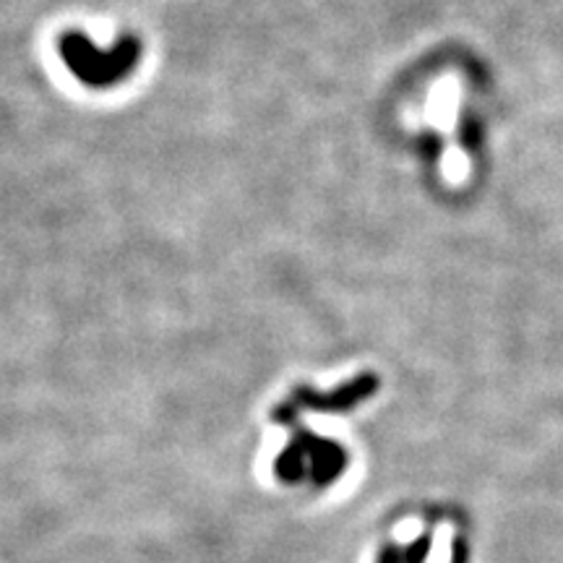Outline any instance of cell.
<instances>
[{
    "instance_id": "obj_1",
    "label": "cell",
    "mask_w": 563,
    "mask_h": 563,
    "mask_svg": "<svg viewBox=\"0 0 563 563\" xmlns=\"http://www.w3.org/2000/svg\"><path fill=\"white\" fill-rule=\"evenodd\" d=\"M60 55L70 74L81 84L91 89H108L133 74L141 47L133 37H123L110 51H100L89 37L70 32L60 40Z\"/></svg>"
},
{
    "instance_id": "obj_2",
    "label": "cell",
    "mask_w": 563,
    "mask_h": 563,
    "mask_svg": "<svg viewBox=\"0 0 563 563\" xmlns=\"http://www.w3.org/2000/svg\"><path fill=\"white\" fill-rule=\"evenodd\" d=\"M378 376L373 373H361V376L350 378L342 386H336L332 391H316L311 386H298L290 394L285 405H279L274 410V420L285 422V426H295L298 410H313V412H350L363 402H368L373 394L378 391Z\"/></svg>"
},
{
    "instance_id": "obj_3",
    "label": "cell",
    "mask_w": 563,
    "mask_h": 563,
    "mask_svg": "<svg viewBox=\"0 0 563 563\" xmlns=\"http://www.w3.org/2000/svg\"><path fill=\"white\" fill-rule=\"evenodd\" d=\"M350 467V452L340 441L308 431V483L316 488H329Z\"/></svg>"
},
{
    "instance_id": "obj_4",
    "label": "cell",
    "mask_w": 563,
    "mask_h": 563,
    "mask_svg": "<svg viewBox=\"0 0 563 563\" xmlns=\"http://www.w3.org/2000/svg\"><path fill=\"white\" fill-rule=\"evenodd\" d=\"M274 475L285 485H300L308 481V431L295 426L290 441L274 460Z\"/></svg>"
},
{
    "instance_id": "obj_5",
    "label": "cell",
    "mask_w": 563,
    "mask_h": 563,
    "mask_svg": "<svg viewBox=\"0 0 563 563\" xmlns=\"http://www.w3.org/2000/svg\"><path fill=\"white\" fill-rule=\"evenodd\" d=\"M431 553V534H420L405 548V563H422Z\"/></svg>"
},
{
    "instance_id": "obj_6",
    "label": "cell",
    "mask_w": 563,
    "mask_h": 563,
    "mask_svg": "<svg viewBox=\"0 0 563 563\" xmlns=\"http://www.w3.org/2000/svg\"><path fill=\"white\" fill-rule=\"evenodd\" d=\"M376 563H405V548L384 545L382 553H378Z\"/></svg>"
},
{
    "instance_id": "obj_7",
    "label": "cell",
    "mask_w": 563,
    "mask_h": 563,
    "mask_svg": "<svg viewBox=\"0 0 563 563\" xmlns=\"http://www.w3.org/2000/svg\"><path fill=\"white\" fill-rule=\"evenodd\" d=\"M452 563H467V543L464 540H454V559Z\"/></svg>"
}]
</instances>
